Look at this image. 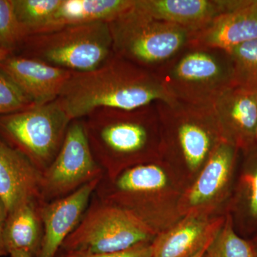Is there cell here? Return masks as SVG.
Here are the masks:
<instances>
[{"label":"cell","instance_id":"1","mask_svg":"<svg viewBox=\"0 0 257 257\" xmlns=\"http://www.w3.org/2000/svg\"><path fill=\"white\" fill-rule=\"evenodd\" d=\"M58 99L72 121L100 108L131 110L175 101L155 72L114 53L98 68L72 72Z\"/></svg>","mask_w":257,"mask_h":257},{"label":"cell","instance_id":"2","mask_svg":"<svg viewBox=\"0 0 257 257\" xmlns=\"http://www.w3.org/2000/svg\"><path fill=\"white\" fill-rule=\"evenodd\" d=\"M85 117L83 124L89 146L108 179L146 163L160 151L155 103L131 110L100 108Z\"/></svg>","mask_w":257,"mask_h":257},{"label":"cell","instance_id":"3","mask_svg":"<svg viewBox=\"0 0 257 257\" xmlns=\"http://www.w3.org/2000/svg\"><path fill=\"white\" fill-rule=\"evenodd\" d=\"M155 231L146 214L93 194L82 220L64 241L60 251L87 254L119 252L151 243Z\"/></svg>","mask_w":257,"mask_h":257},{"label":"cell","instance_id":"4","mask_svg":"<svg viewBox=\"0 0 257 257\" xmlns=\"http://www.w3.org/2000/svg\"><path fill=\"white\" fill-rule=\"evenodd\" d=\"M169 95L194 105L214 106L232 85L227 51L187 45L155 72Z\"/></svg>","mask_w":257,"mask_h":257},{"label":"cell","instance_id":"5","mask_svg":"<svg viewBox=\"0 0 257 257\" xmlns=\"http://www.w3.org/2000/svg\"><path fill=\"white\" fill-rule=\"evenodd\" d=\"M109 26L115 55L154 72L187 47L192 36L189 30L153 18L135 5Z\"/></svg>","mask_w":257,"mask_h":257},{"label":"cell","instance_id":"6","mask_svg":"<svg viewBox=\"0 0 257 257\" xmlns=\"http://www.w3.org/2000/svg\"><path fill=\"white\" fill-rule=\"evenodd\" d=\"M16 54L83 72L100 67L114 52L109 23L96 22L31 35Z\"/></svg>","mask_w":257,"mask_h":257},{"label":"cell","instance_id":"7","mask_svg":"<svg viewBox=\"0 0 257 257\" xmlns=\"http://www.w3.org/2000/svg\"><path fill=\"white\" fill-rule=\"evenodd\" d=\"M166 151L178 155L191 170L205 163L222 141L214 106L178 101L155 102Z\"/></svg>","mask_w":257,"mask_h":257},{"label":"cell","instance_id":"8","mask_svg":"<svg viewBox=\"0 0 257 257\" xmlns=\"http://www.w3.org/2000/svg\"><path fill=\"white\" fill-rule=\"evenodd\" d=\"M71 122L57 98L47 104L0 115V138L43 173L60 151Z\"/></svg>","mask_w":257,"mask_h":257},{"label":"cell","instance_id":"9","mask_svg":"<svg viewBox=\"0 0 257 257\" xmlns=\"http://www.w3.org/2000/svg\"><path fill=\"white\" fill-rule=\"evenodd\" d=\"M104 175L91 150L83 121L74 120L55 160L42 173V202L67 197Z\"/></svg>","mask_w":257,"mask_h":257},{"label":"cell","instance_id":"10","mask_svg":"<svg viewBox=\"0 0 257 257\" xmlns=\"http://www.w3.org/2000/svg\"><path fill=\"white\" fill-rule=\"evenodd\" d=\"M103 177L86 184L67 197L42 204L43 238L37 257L57 256L64 241L82 220Z\"/></svg>","mask_w":257,"mask_h":257},{"label":"cell","instance_id":"11","mask_svg":"<svg viewBox=\"0 0 257 257\" xmlns=\"http://www.w3.org/2000/svg\"><path fill=\"white\" fill-rule=\"evenodd\" d=\"M0 69L13 79L35 104L55 100L72 72L43 61L13 54L0 64Z\"/></svg>","mask_w":257,"mask_h":257},{"label":"cell","instance_id":"12","mask_svg":"<svg viewBox=\"0 0 257 257\" xmlns=\"http://www.w3.org/2000/svg\"><path fill=\"white\" fill-rule=\"evenodd\" d=\"M244 3L245 0H136L135 5L153 18L194 34Z\"/></svg>","mask_w":257,"mask_h":257},{"label":"cell","instance_id":"13","mask_svg":"<svg viewBox=\"0 0 257 257\" xmlns=\"http://www.w3.org/2000/svg\"><path fill=\"white\" fill-rule=\"evenodd\" d=\"M42 184L41 171L0 138V198L8 212L27 201L42 202Z\"/></svg>","mask_w":257,"mask_h":257},{"label":"cell","instance_id":"14","mask_svg":"<svg viewBox=\"0 0 257 257\" xmlns=\"http://www.w3.org/2000/svg\"><path fill=\"white\" fill-rule=\"evenodd\" d=\"M214 108L224 141L246 147L256 140L257 95L231 87L219 96Z\"/></svg>","mask_w":257,"mask_h":257},{"label":"cell","instance_id":"15","mask_svg":"<svg viewBox=\"0 0 257 257\" xmlns=\"http://www.w3.org/2000/svg\"><path fill=\"white\" fill-rule=\"evenodd\" d=\"M257 40V0H245L241 7L222 15L202 31L192 34L189 45L226 51Z\"/></svg>","mask_w":257,"mask_h":257},{"label":"cell","instance_id":"16","mask_svg":"<svg viewBox=\"0 0 257 257\" xmlns=\"http://www.w3.org/2000/svg\"><path fill=\"white\" fill-rule=\"evenodd\" d=\"M219 221L209 223L202 216L189 215L152 242V257H192L210 243Z\"/></svg>","mask_w":257,"mask_h":257},{"label":"cell","instance_id":"17","mask_svg":"<svg viewBox=\"0 0 257 257\" xmlns=\"http://www.w3.org/2000/svg\"><path fill=\"white\" fill-rule=\"evenodd\" d=\"M136 0H61L48 23L35 35L68 25L102 22L109 23L135 6Z\"/></svg>","mask_w":257,"mask_h":257},{"label":"cell","instance_id":"18","mask_svg":"<svg viewBox=\"0 0 257 257\" xmlns=\"http://www.w3.org/2000/svg\"><path fill=\"white\" fill-rule=\"evenodd\" d=\"M42 204L40 201H27L8 213L5 231L8 253L21 251L38 256L43 238Z\"/></svg>","mask_w":257,"mask_h":257},{"label":"cell","instance_id":"19","mask_svg":"<svg viewBox=\"0 0 257 257\" xmlns=\"http://www.w3.org/2000/svg\"><path fill=\"white\" fill-rule=\"evenodd\" d=\"M235 146L222 140L211 152L200 176L187 195L192 207L200 205L215 197L226 184L235 156Z\"/></svg>","mask_w":257,"mask_h":257},{"label":"cell","instance_id":"20","mask_svg":"<svg viewBox=\"0 0 257 257\" xmlns=\"http://www.w3.org/2000/svg\"><path fill=\"white\" fill-rule=\"evenodd\" d=\"M232 65V85L257 95V40L227 51Z\"/></svg>","mask_w":257,"mask_h":257},{"label":"cell","instance_id":"21","mask_svg":"<svg viewBox=\"0 0 257 257\" xmlns=\"http://www.w3.org/2000/svg\"><path fill=\"white\" fill-rule=\"evenodd\" d=\"M60 3L61 0H13L15 15L26 38L48 23Z\"/></svg>","mask_w":257,"mask_h":257},{"label":"cell","instance_id":"22","mask_svg":"<svg viewBox=\"0 0 257 257\" xmlns=\"http://www.w3.org/2000/svg\"><path fill=\"white\" fill-rule=\"evenodd\" d=\"M202 257H254L251 246L235 234L228 222L209 245Z\"/></svg>","mask_w":257,"mask_h":257},{"label":"cell","instance_id":"23","mask_svg":"<svg viewBox=\"0 0 257 257\" xmlns=\"http://www.w3.org/2000/svg\"><path fill=\"white\" fill-rule=\"evenodd\" d=\"M25 39L15 15L13 0H0V50L16 54Z\"/></svg>","mask_w":257,"mask_h":257},{"label":"cell","instance_id":"24","mask_svg":"<svg viewBox=\"0 0 257 257\" xmlns=\"http://www.w3.org/2000/svg\"><path fill=\"white\" fill-rule=\"evenodd\" d=\"M34 104L16 83L0 69V115L24 110Z\"/></svg>","mask_w":257,"mask_h":257},{"label":"cell","instance_id":"25","mask_svg":"<svg viewBox=\"0 0 257 257\" xmlns=\"http://www.w3.org/2000/svg\"><path fill=\"white\" fill-rule=\"evenodd\" d=\"M64 257H152L151 243H143L133 248L110 253L104 254H87V253L74 252H62Z\"/></svg>","mask_w":257,"mask_h":257},{"label":"cell","instance_id":"26","mask_svg":"<svg viewBox=\"0 0 257 257\" xmlns=\"http://www.w3.org/2000/svg\"><path fill=\"white\" fill-rule=\"evenodd\" d=\"M8 209L3 199L0 198V257L9 255L5 241V225L8 218Z\"/></svg>","mask_w":257,"mask_h":257},{"label":"cell","instance_id":"27","mask_svg":"<svg viewBox=\"0 0 257 257\" xmlns=\"http://www.w3.org/2000/svg\"><path fill=\"white\" fill-rule=\"evenodd\" d=\"M246 180L251 190L250 209L253 215L257 216V169L251 175L246 177Z\"/></svg>","mask_w":257,"mask_h":257},{"label":"cell","instance_id":"28","mask_svg":"<svg viewBox=\"0 0 257 257\" xmlns=\"http://www.w3.org/2000/svg\"><path fill=\"white\" fill-rule=\"evenodd\" d=\"M10 257H34L30 253L21 251H13L9 253Z\"/></svg>","mask_w":257,"mask_h":257},{"label":"cell","instance_id":"29","mask_svg":"<svg viewBox=\"0 0 257 257\" xmlns=\"http://www.w3.org/2000/svg\"><path fill=\"white\" fill-rule=\"evenodd\" d=\"M13 52H10V51L0 50V64H1L5 59L8 58L10 55H13Z\"/></svg>","mask_w":257,"mask_h":257},{"label":"cell","instance_id":"30","mask_svg":"<svg viewBox=\"0 0 257 257\" xmlns=\"http://www.w3.org/2000/svg\"><path fill=\"white\" fill-rule=\"evenodd\" d=\"M210 243H209V244L207 245L205 247L202 248L200 251H198L197 253H195V254H194V256H192V257H202L203 254H204V252H205L206 249H207L208 246H209V245L210 244Z\"/></svg>","mask_w":257,"mask_h":257},{"label":"cell","instance_id":"31","mask_svg":"<svg viewBox=\"0 0 257 257\" xmlns=\"http://www.w3.org/2000/svg\"><path fill=\"white\" fill-rule=\"evenodd\" d=\"M57 257H64L63 255H62V253L60 252H59L58 255H57Z\"/></svg>","mask_w":257,"mask_h":257},{"label":"cell","instance_id":"32","mask_svg":"<svg viewBox=\"0 0 257 257\" xmlns=\"http://www.w3.org/2000/svg\"><path fill=\"white\" fill-rule=\"evenodd\" d=\"M256 140H257V132H256Z\"/></svg>","mask_w":257,"mask_h":257}]
</instances>
